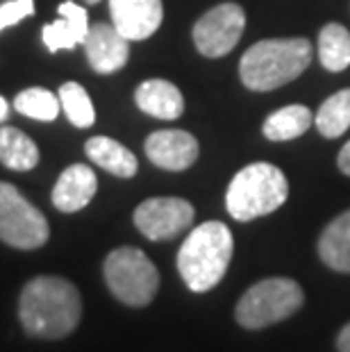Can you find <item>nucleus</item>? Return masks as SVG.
I'll use <instances>...</instances> for the list:
<instances>
[{
  "mask_svg": "<svg viewBox=\"0 0 350 352\" xmlns=\"http://www.w3.org/2000/svg\"><path fill=\"white\" fill-rule=\"evenodd\" d=\"M193 205L184 198H148L135 209V226L151 241H168L189 230Z\"/></svg>",
  "mask_w": 350,
  "mask_h": 352,
  "instance_id": "obj_9",
  "label": "nucleus"
},
{
  "mask_svg": "<svg viewBox=\"0 0 350 352\" xmlns=\"http://www.w3.org/2000/svg\"><path fill=\"white\" fill-rule=\"evenodd\" d=\"M80 316V291L64 277L39 275L21 291L19 318L30 336L64 339L78 327Z\"/></svg>",
  "mask_w": 350,
  "mask_h": 352,
  "instance_id": "obj_1",
  "label": "nucleus"
},
{
  "mask_svg": "<svg viewBox=\"0 0 350 352\" xmlns=\"http://www.w3.org/2000/svg\"><path fill=\"white\" fill-rule=\"evenodd\" d=\"M85 153L96 166L105 168L107 173L116 177H135L139 170V162L132 151H128L123 144L109 139V137H94L85 144Z\"/></svg>",
  "mask_w": 350,
  "mask_h": 352,
  "instance_id": "obj_16",
  "label": "nucleus"
},
{
  "mask_svg": "<svg viewBox=\"0 0 350 352\" xmlns=\"http://www.w3.org/2000/svg\"><path fill=\"white\" fill-rule=\"evenodd\" d=\"M34 12V0H7L0 5V32L10 25L19 23L28 16H32Z\"/></svg>",
  "mask_w": 350,
  "mask_h": 352,
  "instance_id": "obj_24",
  "label": "nucleus"
},
{
  "mask_svg": "<svg viewBox=\"0 0 350 352\" xmlns=\"http://www.w3.org/2000/svg\"><path fill=\"white\" fill-rule=\"evenodd\" d=\"M98 191V177L87 164H73L64 170L53 189V205L64 214L85 209Z\"/></svg>",
  "mask_w": 350,
  "mask_h": 352,
  "instance_id": "obj_13",
  "label": "nucleus"
},
{
  "mask_svg": "<svg viewBox=\"0 0 350 352\" xmlns=\"http://www.w3.org/2000/svg\"><path fill=\"white\" fill-rule=\"evenodd\" d=\"M137 107L148 116L162 118V121H175L184 111L182 91L168 80H146L135 91Z\"/></svg>",
  "mask_w": 350,
  "mask_h": 352,
  "instance_id": "obj_15",
  "label": "nucleus"
},
{
  "mask_svg": "<svg viewBox=\"0 0 350 352\" xmlns=\"http://www.w3.org/2000/svg\"><path fill=\"white\" fill-rule=\"evenodd\" d=\"M337 348H339V352H350V323L339 332V336H337Z\"/></svg>",
  "mask_w": 350,
  "mask_h": 352,
  "instance_id": "obj_26",
  "label": "nucleus"
},
{
  "mask_svg": "<svg viewBox=\"0 0 350 352\" xmlns=\"http://www.w3.org/2000/svg\"><path fill=\"white\" fill-rule=\"evenodd\" d=\"M245 28V12L237 3H221L205 12L193 25V43L205 57H226L239 43Z\"/></svg>",
  "mask_w": 350,
  "mask_h": 352,
  "instance_id": "obj_8",
  "label": "nucleus"
},
{
  "mask_svg": "<svg viewBox=\"0 0 350 352\" xmlns=\"http://www.w3.org/2000/svg\"><path fill=\"white\" fill-rule=\"evenodd\" d=\"M39 148L19 127H0V162L12 170H32L39 164Z\"/></svg>",
  "mask_w": 350,
  "mask_h": 352,
  "instance_id": "obj_18",
  "label": "nucleus"
},
{
  "mask_svg": "<svg viewBox=\"0 0 350 352\" xmlns=\"http://www.w3.org/2000/svg\"><path fill=\"white\" fill-rule=\"evenodd\" d=\"M311 62V43L296 39H264L243 52L239 78L250 91H273L300 78Z\"/></svg>",
  "mask_w": 350,
  "mask_h": 352,
  "instance_id": "obj_2",
  "label": "nucleus"
},
{
  "mask_svg": "<svg viewBox=\"0 0 350 352\" xmlns=\"http://www.w3.org/2000/svg\"><path fill=\"white\" fill-rule=\"evenodd\" d=\"M111 25L130 41H144L162 25V0H109Z\"/></svg>",
  "mask_w": 350,
  "mask_h": 352,
  "instance_id": "obj_11",
  "label": "nucleus"
},
{
  "mask_svg": "<svg viewBox=\"0 0 350 352\" xmlns=\"http://www.w3.org/2000/svg\"><path fill=\"white\" fill-rule=\"evenodd\" d=\"M305 294L300 284L289 277H269L245 291L237 305V323L245 329H262L280 323L300 309Z\"/></svg>",
  "mask_w": 350,
  "mask_h": 352,
  "instance_id": "obj_5",
  "label": "nucleus"
},
{
  "mask_svg": "<svg viewBox=\"0 0 350 352\" xmlns=\"http://www.w3.org/2000/svg\"><path fill=\"white\" fill-rule=\"evenodd\" d=\"M48 236L46 216L30 205L17 186L0 182V241L19 250H36Z\"/></svg>",
  "mask_w": 350,
  "mask_h": 352,
  "instance_id": "obj_7",
  "label": "nucleus"
},
{
  "mask_svg": "<svg viewBox=\"0 0 350 352\" xmlns=\"http://www.w3.org/2000/svg\"><path fill=\"white\" fill-rule=\"evenodd\" d=\"M87 5H96V3H100V0H85Z\"/></svg>",
  "mask_w": 350,
  "mask_h": 352,
  "instance_id": "obj_28",
  "label": "nucleus"
},
{
  "mask_svg": "<svg viewBox=\"0 0 350 352\" xmlns=\"http://www.w3.org/2000/svg\"><path fill=\"white\" fill-rule=\"evenodd\" d=\"M91 69L102 76L121 71L130 59V39L118 32L111 23H94L82 41Z\"/></svg>",
  "mask_w": 350,
  "mask_h": 352,
  "instance_id": "obj_10",
  "label": "nucleus"
},
{
  "mask_svg": "<svg viewBox=\"0 0 350 352\" xmlns=\"http://www.w3.org/2000/svg\"><path fill=\"white\" fill-rule=\"evenodd\" d=\"M289 182L285 173L266 162L243 166L232 177L226 193V207L232 219L248 223L273 214L287 202Z\"/></svg>",
  "mask_w": 350,
  "mask_h": 352,
  "instance_id": "obj_4",
  "label": "nucleus"
},
{
  "mask_svg": "<svg viewBox=\"0 0 350 352\" xmlns=\"http://www.w3.org/2000/svg\"><path fill=\"white\" fill-rule=\"evenodd\" d=\"M7 111H10V107H7V100L0 96V121H5V118H7Z\"/></svg>",
  "mask_w": 350,
  "mask_h": 352,
  "instance_id": "obj_27",
  "label": "nucleus"
},
{
  "mask_svg": "<svg viewBox=\"0 0 350 352\" xmlns=\"http://www.w3.org/2000/svg\"><path fill=\"white\" fill-rule=\"evenodd\" d=\"M316 130L327 139L341 137L350 127V87L332 94L314 116Z\"/></svg>",
  "mask_w": 350,
  "mask_h": 352,
  "instance_id": "obj_21",
  "label": "nucleus"
},
{
  "mask_svg": "<svg viewBox=\"0 0 350 352\" xmlns=\"http://www.w3.org/2000/svg\"><path fill=\"white\" fill-rule=\"evenodd\" d=\"M234 252L232 232L221 221H207L184 239L177 271L193 294H205L223 280Z\"/></svg>",
  "mask_w": 350,
  "mask_h": 352,
  "instance_id": "obj_3",
  "label": "nucleus"
},
{
  "mask_svg": "<svg viewBox=\"0 0 350 352\" xmlns=\"http://www.w3.org/2000/svg\"><path fill=\"white\" fill-rule=\"evenodd\" d=\"M59 16L62 19H57L55 23L43 25L41 30V39L50 52L76 48L78 43L85 41V36L89 32L87 10L82 5L73 3V0L59 5Z\"/></svg>",
  "mask_w": 350,
  "mask_h": 352,
  "instance_id": "obj_14",
  "label": "nucleus"
},
{
  "mask_svg": "<svg viewBox=\"0 0 350 352\" xmlns=\"http://www.w3.org/2000/svg\"><path fill=\"white\" fill-rule=\"evenodd\" d=\"M59 104H62L66 118L76 127H89L96 123V109L85 87L78 82H66L59 87Z\"/></svg>",
  "mask_w": 350,
  "mask_h": 352,
  "instance_id": "obj_23",
  "label": "nucleus"
},
{
  "mask_svg": "<svg viewBox=\"0 0 350 352\" xmlns=\"http://www.w3.org/2000/svg\"><path fill=\"white\" fill-rule=\"evenodd\" d=\"M198 141L184 130H157L146 139V155L164 170H187L198 160Z\"/></svg>",
  "mask_w": 350,
  "mask_h": 352,
  "instance_id": "obj_12",
  "label": "nucleus"
},
{
  "mask_svg": "<svg viewBox=\"0 0 350 352\" xmlns=\"http://www.w3.org/2000/svg\"><path fill=\"white\" fill-rule=\"evenodd\" d=\"M318 59L323 69L339 73L350 66V32L341 23H327L318 34Z\"/></svg>",
  "mask_w": 350,
  "mask_h": 352,
  "instance_id": "obj_20",
  "label": "nucleus"
},
{
  "mask_svg": "<svg viewBox=\"0 0 350 352\" xmlns=\"http://www.w3.org/2000/svg\"><path fill=\"white\" fill-rule=\"evenodd\" d=\"M14 107L19 109V114H23L28 118H34V121H43L50 123L55 121L59 114V100L55 98V94H50L48 89L41 87H32L21 91L17 98H14Z\"/></svg>",
  "mask_w": 350,
  "mask_h": 352,
  "instance_id": "obj_22",
  "label": "nucleus"
},
{
  "mask_svg": "<svg viewBox=\"0 0 350 352\" xmlns=\"http://www.w3.org/2000/svg\"><path fill=\"white\" fill-rule=\"evenodd\" d=\"M337 164H339L341 173L350 177V141H348V144H346L344 148H341V153H339V157H337Z\"/></svg>",
  "mask_w": 350,
  "mask_h": 352,
  "instance_id": "obj_25",
  "label": "nucleus"
},
{
  "mask_svg": "<svg viewBox=\"0 0 350 352\" xmlns=\"http://www.w3.org/2000/svg\"><path fill=\"white\" fill-rule=\"evenodd\" d=\"M311 127V111L305 104H287L266 118L262 125L264 137L269 141H292L303 137Z\"/></svg>",
  "mask_w": 350,
  "mask_h": 352,
  "instance_id": "obj_19",
  "label": "nucleus"
},
{
  "mask_svg": "<svg viewBox=\"0 0 350 352\" xmlns=\"http://www.w3.org/2000/svg\"><path fill=\"white\" fill-rule=\"evenodd\" d=\"M102 273L114 298L130 307H146L153 302L160 289L157 266L146 257L144 250L132 248V245L111 250L102 266Z\"/></svg>",
  "mask_w": 350,
  "mask_h": 352,
  "instance_id": "obj_6",
  "label": "nucleus"
},
{
  "mask_svg": "<svg viewBox=\"0 0 350 352\" xmlns=\"http://www.w3.org/2000/svg\"><path fill=\"white\" fill-rule=\"evenodd\" d=\"M323 264L337 273H350V209L339 214L318 239Z\"/></svg>",
  "mask_w": 350,
  "mask_h": 352,
  "instance_id": "obj_17",
  "label": "nucleus"
}]
</instances>
